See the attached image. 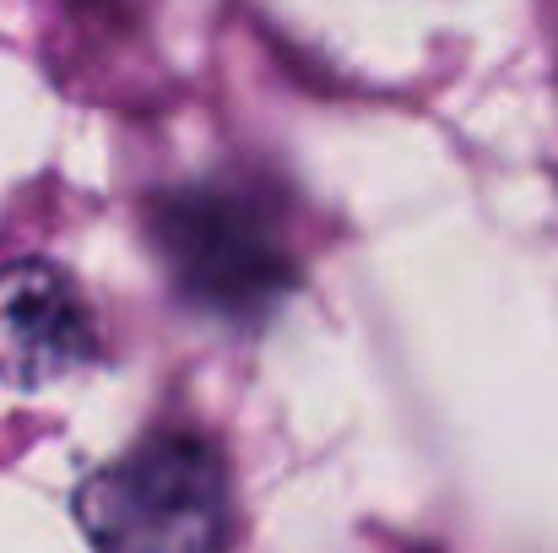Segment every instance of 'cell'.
I'll list each match as a JSON object with an SVG mask.
<instances>
[{"instance_id":"2","label":"cell","mask_w":558,"mask_h":553,"mask_svg":"<svg viewBox=\"0 0 558 553\" xmlns=\"http://www.w3.org/2000/svg\"><path fill=\"white\" fill-rule=\"evenodd\" d=\"M153 244L190 304L233 326L271 315L293 288V255L244 195L174 190L153 201Z\"/></svg>"},{"instance_id":"3","label":"cell","mask_w":558,"mask_h":553,"mask_svg":"<svg viewBox=\"0 0 558 553\" xmlns=\"http://www.w3.org/2000/svg\"><path fill=\"white\" fill-rule=\"evenodd\" d=\"M98 359L93 310L54 261L0 266V380L16 390L54 385Z\"/></svg>"},{"instance_id":"1","label":"cell","mask_w":558,"mask_h":553,"mask_svg":"<svg viewBox=\"0 0 558 553\" xmlns=\"http://www.w3.org/2000/svg\"><path fill=\"white\" fill-rule=\"evenodd\" d=\"M76 521L98 553H222L228 467L201 434H153L76 489Z\"/></svg>"}]
</instances>
